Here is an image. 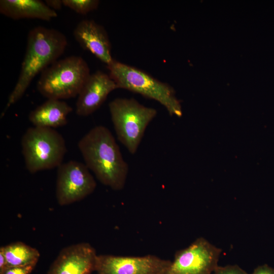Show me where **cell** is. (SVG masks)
I'll return each instance as SVG.
<instances>
[{
	"label": "cell",
	"instance_id": "3",
	"mask_svg": "<svg viewBox=\"0 0 274 274\" xmlns=\"http://www.w3.org/2000/svg\"><path fill=\"white\" fill-rule=\"evenodd\" d=\"M109 75L118 88L128 90L154 99L162 105L171 116L180 117L182 107L174 88L145 71L115 59L107 65Z\"/></svg>",
	"mask_w": 274,
	"mask_h": 274
},
{
	"label": "cell",
	"instance_id": "8",
	"mask_svg": "<svg viewBox=\"0 0 274 274\" xmlns=\"http://www.w3.org/2000/svg\"><path fill=\"white\" fill-rule=\"evenodd\" d=\"M96 186V182L85 164L71 160L58 167L56 197L59 205H68L82 200L91 194Z\"/></svg>",
	"mask_w": 274,
	"mask_h": 274
},
{
	"label": "cell",
	"instance_id": "19",
	"mask_svg": "<svg viewBox=\"0 0 274 274\" xmlns=\"http://www.w3.org/2000/svg\"><path fill=\"white\" fill-rule=\"evenodd\" d=\"M250 274H274V269L267 265L259 266Z\"/></svg>",
	"mask_w": 274,
	"mask_h": 274
},
{
	"label": "cell",
	"instance_id": "18",
	"mask_svg": "<svg viewBox=\"0 0 274 274\" xmlns=\"http://www.w3.org/2000/svg\"><path fill=\"white\" fill-rule=\"evenodd\" d=\"M35 266V265L9 266L1 272L0 274H30Z\"/></svg>",
	"mask_w": 274,
	"mask_h": 274
},
{
	"label": "cell",
	"instance_id": "6",
	"mask_svg": "<svg viewBox=\"0 0 274 274\" xmlns=\"http://www.w3.org/2000/svg\"><path fill=\"white\" fill-rule=\"evenodd\" d=\"M21 147L26 168L30 173L58 167L66 152L63 136L47 127L28 128L22 136Z\"/></svg>",
	"mask_w": 274,
	"mask_h": 274
},
{
	"label": "cell",
	"instance_id": "7",
	"mask_svg": "<svg viewBox=\"0 0 274 274\" xmlns=\"http://www.w3.org/2000/svg\"><path fill=\"white\" fill-rule=\"evenodd\" d=\"M221 250L203 237L175 255L165 274H212Z\"/></svg>",
	"mask_w": 274,
	"mask_h": 274
},
{
	"label": "cell",
	"instance_id": "16",
	"mask_svg": "<svg viewBox=\"0 0 274 274\" xmlns=\"http://www.w3.org/2000/svg\"><path fill=\"white\" fill-rule=\"evenodd\" d=\"M62 2L64 6L82 15L96 10L99 4L98 0H62Z\"/></svg>",
	"mask_w": 274,
	"mask_h": 274
},
{
	"label": "cell",
	"instance_id": "2",
	"mask_svg": "<svg viewBox=\"0 0 274 274\" xmlns=\"http://www.w3.org/2000/svg\"><path fill=\"white\" fill-rule=\"evenodd\" d=\"M67 44L66 37L57 30L37 26L29 31L20 73L3 114L22 97L39 73L58 60Z\"/></svg>",
	"mask_w": 274,
	"mask_h": 274
},
{
	"label": "cell",
	"instance_id": "4",
	"mask_svg": "<svg viewBox=\"0 0 274 274\" xmlns=\"http://www.w3.org/2000/svg\"><path fill=\"white\" fill-rule=\"evenodd\" d=\"M90 75L88 64L82 57L68 56L57 60L41 73L37 89L47 99L74 97Z\"/></svg>",
	"mask_w": 274,
	"mask_h": 274
},
{
	"label": "cell",
	"instance_id": "13",
	"mask_svg": "<svg viewBox=\"0 0 274 274\" xmlns=\"http://www.w3.org/2000/svg\"><path fill=\"white\" fill-rule=\"evenodd\" d=\"M0 12L14 20L28 18L50 21L57 16L55 11L40 0H1Z\"/></svg>",
	"mask_w": 274,
	"mask_h": 274
},
{
	"label": "cell",
	"instance_id": "12",
	"mask_svg": "<svg viewBox=\"0 0 274 274\" xmlns=\"http://www.w3.org/2000/svg\"><path fill=\"white\" fill-rule=\"evenodd\" d=\"M75 39L85 50L89 51L107 65L114 59L111 44L105 28L93 20L84 19L76 26Z\"/></svg>",
	"mask_w": 274,
	"mask_h": 274
},
{
	"label": "cell",
	"instance_id": "10",
	"mask_svg": "<svg viewBox=\"0 0 274 274\" xmlns=\"http://www.w3.org/2000/svg\"><path fill=\"white\" fill-rule=\"evenodd\" d=\"M97 256L94 248L87 243L67 246L60 251L48 274H91L95 271Z\"/></svg>",
	"mask_w": 274,
	"mask_h": 274
},
{
	"label": "cell",
	"instance_id": "11",
	"mask_svg": "<svg viewBox=\"0 0 274 274\" xmlns=\"http://www.w3.org/2000/svg\"><path fill=\"white\" fill-rule=\"evenodd\" d=\"M118 88L109 75L98 71L91 74L78 95L76 112L87 116L98 110L108 95Z\"/></svg>",
	"mask_w": 274,
	"mask_h": 274
},
{
	"label": "cell",
	"instance_id": "20",
	"mask_svg": "<svg viewBox=\"0 0 274 274\" xmlns=\"http://www.w3.org/2000/svg\"><path fill=\"white\" fill-rule=\"evenodd\" d=\"M45 3L50 9L55 11L61 10L63 6L62 0H46Z\"/></svg>",
	"mask_w": 274,
	"mask_h": 274
},
{
	"label": "cell",
	"instance_id": "21",
	"mask_svg": "<svg viewBox=\"0 0 274 274\" xmlns=\"http://www.w3.org/2000/svg\"><path fill=\"white\" fill-rule=\"evenodd\" d=\"M8 266L6 259L2 251H0V272Z\"/></svg>",
	"mask_w": 274,
	"mask_h": 274
},
{
	"label": "cell",
	"instance_id": "17",
	"mask_svg": "<svg viewBox=\"0 0 274 274\" xmlns=\"http://www.w3.org/2000/svg\"><path fill=\"white\" fill-rule=\"evenodd\" d=\"M212 274H249L237 265L218 266Z\"/></svg>",
	"mask_w": 274,
	"mask_h": 274
},
{
	"label": "cell",
	"instance_id": "1",
	"mask_svg": "<svg viewBox=\"0 0 274 274\" xmlns=\"http://www.w3.org/2000/svg\"><path fill=\"white\" fill-rule=\"evenodd\" d=\"M78 146L85 165L102 184L115 190L123 188L128 165L108 128L94 127L82 138Z\"/></svg>",
	"mask_w": 274,
	"mask_h": 274
},
{
	"label": "cell",
	"instance_id": "9",
	"mask_svg": "<svg viewBox=\"0 0 274 274\" xmlns=\"http://www.w3.org/2000/svg\"><path fill=\"white\" fill-rule=\"evenodd\" d=\"M170 262L153 255H97L95 271L97 274H165Z\"/></svg>",
	"mask_w": 274,
	"mask_h": 274
},
{
	"label": "cell",
	"instance_id": "14",
	"mask_svg": "<svg viewBox=\"0 0 274 274\" xmlns=\"http://www.w3.org/2000/svg\"><path fill=\"white\" fill-rule=\"evenodd\" d=\"M72 111L73 108L64 101L47 99L30 112L28 118L34 126L53 128L65 125Z\"/></svg>",
	"mask_w": 274,
	"mask_h": 274
},
{
	"label": "cell",
	"instance_id": "15",
	"mask_svg": "<svg viewBox=\"0 0 274 274\" xmlns=\"http://www.w3.org/2000/svg\"><path fill=\"white\" fill-rule=\"evenodd\" d=\"M8 266L36 265L40 254L39 251L23 242H16L0 248Z\"/></svg>",
	"mask_w": 274,
	"mask_h": 274
},
{
	"label": "cell",
	"instance_id": "5",
	"mask_svg": "<svg viewBox=\"0 0 274 274\" xmlns=\"http://www.w3.org/2000/svg\"><path fill=\"white\" fill-rule=\"evenodd\" d=\"M109 108L118 139L130 154H135L157 111L133 98H116L110 102Z\"/></svg>",
	"mask_w": 274,
	"mask_h": 274
}]
</instances>
